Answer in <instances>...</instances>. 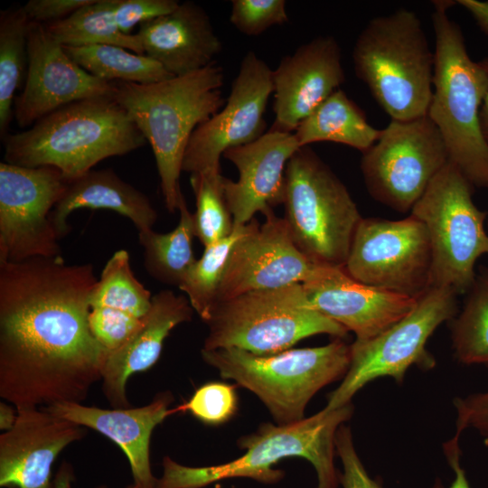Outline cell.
Wrapping results in <instances>:
<instances>
[{"label": "cell", "instance_id": "cell-43", "mask_svg": "<svg viewBox=\"0 0 488 488\" xmlns=\"http://www.w3.org/2000/svg\"><path fill=\"white\" fill-rule=\"evenodd\" d=\"M74 480V472L71 465L68 462H63L54 476L55 488H71ZM100 488H106L104 486ZM126 488H138L137 485L132 483Z\"/></svg>", "mask_w": 488, "mask_h": 488}, {"label": "cell", "instance_id": "cell-27", "mask_svg": "<svg viewBox=\"0 0 488 488\" xmlns=\"http://www.w3.org/2000/svg\"><path fill=\"white\" fill-rule=\"evenodd\" d=\"M294 134L300 147L333 142L363 153L377 142L381 130L371 126L364 111L338 89L298 125Z\"/></svg>", "mask_w": 488, "mask_h": 488}, {"label": "cell", "instance_id": "cell-36", "mask_svg": "<svg viewBox=\"0 0 488 488\" xmlns=\"http://www.w3.org/2000/svg\"><path fill=\"white\" fill-rule=\"evenodd\" d=\"M284 0H232L230 22L241 33L257 36L288 21Z\"/></svg>", "mask_w": 488, "mask_h": 488}, {"label": "cell", "instance_id": "cell-25", "mask_svg": "<svg viewBox=\"0 0 488 488\" xmlns=\"http://www.w3.org/2000/svg\"><path fill=\"white\" fill-rule=\"evenodd\" d=\"M152 297L135 276L129 253L117 250L89 296V322L94 337L108 351L120 347L140 326Z\"/></svg>", "mask_w": 488, "mask_h": 488}, {"label": "cell", "instance_id": "cell-19", "mask_svg": "<svg viewBox=\"0 0 488 488\" xmlns=\"http://www.w3.org/2000/svg\"><path fill=\"white\" fill-rule=\"evenodd\" d=\"M275 121L270 129L295 132L345 80L342 52L333 36H318L280 61L272 73Z\"/></svg>", "mask_w": 488, "mask_h": 488}, {"label": "cell", "instance_id": "cell-42", "mask_svg": "<svg viewBox=\"0 0 488 488\" xmlns=\"http://www.w3.org/2000/svg\"><path fill=\"white\" fill-rule=\"evenodd\" d=\"M456 4L470 13L481 31L488 35V1L458 0Z\"/></svg>", "mask_w": 488, "mask_h": 488}, {"label": "cell", "instance_id": "cell-41", "mask_svg": "<svg viewBox=\"0 0 488 488\" xmlns=\"http://www.w3.org/2000/svg\"><path fill=\"white\" fill-rule=\"evenodd\" d=\"M459 436L455 435L450 441L444 446V451L447 461L455 472V479L449 488H471L465 470L460 465V449L458 446ZM434 488H444L441 484L436 483Z\"/></svg>", "mask_w": 488, "mask_h": 488}, {"label": "cell", "instance_id": "cell-29", "mask_svg": "<svg viewBox=\"0 0 488 488\" xmlns=\"http://www.w3.org/2000/svg\"><path fill=\"white\" fill-rule=\"evenodd\" d=\"M116 0H93L67 18L44 25L62 46L111 44L145 54L139 36L122 33L115 21Z\"/></svg>", "mask_w": 488, "mask_h": 488}, {"label": "cell", "instance_id": "cell-14", "mask_svg": "<svg viewBox=\"0 0 488 488\" xmlns=\"http://www.w3.org/2000/svg\"><path fill=\"white\" fill-rule=\"evenodd\" d=\"M68 183L52 166L0 163V263L61 256L50 214Z\"/></svg>", "mask_w": 488, "mask_h": 488}, {"label": "cell", "instance_id": "cell-6", "mask_svg": "<svg viewBox=\"0 0 488 488\" xmlns=\"http://www.w3.org/2000/svg\"><path fill=\"white\" fill-rule=\"evenodd\" d=\"M352 57L357 78L390 120L427 115L435 53L415 12L403 8L371 18L359 33Z\"/></svg>", "mask_w": 488, "mask_h": 488}, {"label": "cell", "instance_id": "cell-12", "mask_svg": "<svg viewBox=\"0 0 488 488\" xmlns=\"http://www.w3.org/2000/svg\"><path fill=\"white\" fill-rule=\"evenodd\" d=\"M440 133L427 115L390 120L362 153L361 171L370 195L399 212H410L448 162Z\"/></svg>", "mask_w": 488, "mask_h": 488}, {"label": "cell", "instance_id": "cell-46", "mask_svg": "<svg viewBox=\"0 0 488 488\" xmlns=\"http://www.w3.org/2000/svg\"><path fill=\"white\" fill-rule=\"evenodd\" d=\"M487 226H488V224H487ZM487 232H488V228H487Z\"/></svg>", "mask_w": 488, "mask_h": 488}, {"label": "cell", "instance_id": "cell-8", "mask_svg": "<svg viewBox=\"0 0 488 488\" xmlns=\"http://www.w3.org/2000/svg\"><path fill=\"white\" fill-rule=\"evenodd\" d=\"M283 204L296 248L317 266L343 268L362 217L343 183L308 146L286 164Z\"/></svg>", "mask_w": 488, "mask_h": 488}, {"label": "cell", "instance_id": "cell-18", "mask_svg": "<svg viewBox=\"0 0 488 488\" xmlns=\"http://www.w3.org/2000/svg\"><path fill=\"white\" fill-rule=\"evenodd\" d=\"M85 433L84 427L43 407L17 409L14 427L0 435V486L55 488L52 465L65 447Z\"/></svg>", "mask_w": 488, "mask_h": 488}, {"label": "cell", "instance_id": "cell-38", "mask_svg": "<svg viewBox=\"0 0 488 488\" xmlns=\"http://www.w3.org/2000/svg\"><path fill=\"white\" fill-rule=\"evenodd\" d=\"M176 0H116L114 17L118 29L133 34V28L154 18L172 13Z\"/></svg>", "mask_w": 488, "mask_h": 488}, {"label": "cell", "instance_id": "cell-20", "mask_svg": "<svg viewBox=\"0 0 488 488\" xmlns=\"http://www.w3.org/2000/svg\"><path fill=\"white\" fill-rule=\"evenodd\" d=\"M301 148L294 132L269 129L257 140L224 152L239 172L234 182L223 176V190L234 227L249 223L257 212L264 216L285 197L288 161Z\"/></svg>", "mask_w": 488, "mask_h": 488}, {"label": "cell", "instance_id": "cell-21", "mask_svg": "<svg viewBox=\"0 0 488 488\" xmlns=\"http://www.w3.org/2000/svg\"><path fill=\"white\" fill-rule=\"evenodd\" d=\"M312 306L352 331L356 341L380 334L408 314L418 298L360 283L343 267H322L302 284Z\"/></svg>", "mask_w": 488, "mask_h": 488}, {"label": "cell", "instance_id": "cell-7", "mask_svg": "<svg viewBox=\"0 0 488 488\" xmlns=\"http://www.w3.org/2000/svg\"><path fill=\"white\" fill-rule=\"evenodd\" d=\"M202 360L221 377L254 393L277 425L305 418L311 399L345 376L352 350L343 339L328 344L258 355L237 349L201 350Z\"/></svg>", "mask_w": 488, "mask_h": 488}, {"label": "cell", "instance_id": "cell-5", "mask_svg": "<svg viewBox=\"0 0 488 488\" xmlns=\"http://www.w3.org/2000/svg\"><path fill=\"white\" fill-rule=\"evenodd\" d=\"M454 5L433 2L435 67L427 116L440 133L448 160L474 186L488 188V145L480 123L488 76L469 56L460 26L447 14Z\"/></svg>", "mask_w": 488, "mask_h": 488}, {"label": "cell", "instance_id": "cell-13", "mask_svg": "<svg viewBox=\"0 0 488 488\" xmlns=\"http://www.w3.org/2000/svg\"><path fill=\"white\" fill-rule=\"evenodd\" d=\"M431 245L424 224L405 219L362 218L343 267L354 280L418 298L431 287Z\"/></svg>", "mask_w": 488, "mask_h": 488}, {"label": "cell", "instance_id": "cell-39", "mask_svg": "<svg viewBox=\"0 0 488 488\" xmlns=\"http://www.w3.org/2000/svg\"><path fill=\"white\" fill-rule=\"evenodd\" d=\"M457 411L456 434L466 428H474L488 436V391L475 393L454 401Z\"/></svg>", "mask_w": 488, "mask_h": 488}, {"label": "cell", "instance_id": "cell-45", "mask_svg": "<svg viewBox=\"0 0 488 488\" xmlns=\"http://www.w3.org/2000/svg\"><path fill=\"white\" fill-rule=\"evenodd\" d=\"M488 76V57L479 61ZM480 123L483 136L488 145V89L480 111Z\"/></svg>", "mask_w": 488, "mask_h": 488}, {"label": "cell", "instance_id": "cell-1", "mask_svg": "<svg viewBox=\"0 0 488 488\" xmlns=\"http://www.w3.org/2000/svg\"><path fill=\"white\" fill-rule=\"evenodd\" d=\"M91 263H0V397L16 409L81 403L108 354L89 322Z\"/></svg>", "mask_w": 488, "mask_h": 488}, {"label": "cell", "instance_id": "cell-17", "mask_svg": "<svg viewBox=\"0 0 488 488\" xmlns=\"http://www.w3.org/2000/svg\"><path fill=\"white\" fill-rule=\"evenodd\" d=\"M27 54L24 87L14 104V116L21 127L33 126L68 104L114 94L113 82L84 70L43 24L31 23Z\"/></svg>", "mask_w": 488, "mask_h": 488}, {"label": "cell", "instance_id": "cell-34", "mask_svg": "<svg viewBox=\"0 0 488 488\" xmlns=\"http://www.w3.org/2000/svg\"><path fill=\"white\" fill-rule=\"evenodd\" d=\"M190 183L196 202L192 213L195 236L205 248L231 234L233 218L226 202L221 173L192 174Z\"/></svg>", "mask_w": 488, "mask_h": 488}, {"label": "cell", "instance_id": "cell-4", "mask_svg": "<svg viewBox=\"0 0 488 488\" xmlns=\"http://www.w3.org/2000/svg\"><path fill=\"white\" fill-rule=\"evenodd\" d=\"M353 412L352 404L318 413L287 425L261 424L238 441L245 453L220 465L188 466L169 456L163 459V474L156 488H202L231 478H249L265 484L280 482L285 473L274 466L287 457L310 462L317 474V488H337L339 473L334 466L335 436Z\"/></svg>", "mask_w": 488, "mask_h": 488}, {"label": "cell", "instance_id": "cell-26", "mask_svg": "<svg viewBox=\"0 0 488 488\" xmlns=\"http://www.w3.org/2000/svg\"><path fill=\"white\" fill-rule=\"evenodd\" d=\"M79 209L110 210L129 219L138 232L153 230L157 212L148 197L112 169L89 170L70 181L50 221L59 239L70 231L68 219Z\"/></svg>", "mask_w": 488, "mask_h": 488}, {"label": "cell", "instance_id": "cell-44", "mask_svg": "<svg viewBox=\"0 0 488 488\" xmlns=\"http://www.w3.org/2000/svg\"><path fill=\"white\" fill-rule=\"evenodd\" d=\"M17 418V409L16 408L6 402L0 403V429L7 431L11 429Z\"/></svg>", "mask_w": 488, "mask_h": 488}, {"label": "cell", "instance_id": "cell-16", "mask_svg": "<svg viewBox=\"0 0 488 488\" xmlns=\"http://www.w3.org/2000/svg\"><path fill=\"white\" fill-rule=\"evenodd\" d=\"M265 219L262 224L252 219L234 243L217 303L250 291L303 284L322 267L296 248L284 218L271 211Z\"/></svg>", "mask_w": 488, "mask_h": 488}, {"label": "cell", "instance_id": "cell-33", "mask_svg": "<svg viewBox=\"0 0 488 488\" xmlns=\"http://www.w3.org/2000/svg\"><path fill=\"white\" fill-rule=\"evenodd\" d=\"M244 229L245 225L234 227L229 237L205 247L202 257L196 259L179 286L204 323L217 303L230 252Z\"/></svg>", "mask_w": 488, "mask_h": 488}, {"label": "cell", "instance_id": "cell-9", "mask_svg": "<svg viewBox=\"0 0 488 488\" xmlns=\"http://www.w3.org/2000/svg\"><path fill=\"white\" fill-rule=\"evenodd\" d=\"M205 324L203 350L237 348L258 355L291 349L316 334L343 339L348 333L312 306L302 284L250 291L221 301Z\"/></svg>", "mask_w": 488, "mask_h": 488}, {"label": "cell", "instance_id": "cell-30", "mask_svg": "<svg viewBox=\"0 0 488 488\" xmlns=\"http://www.w3.org/2000/svg\"><path fill=\"white\" fill-rule=\"evenodd\" d=\"M62 47L84 70L105 81L152 84L174 77L149 56L129 52L120 46L95 44Z\"/></svg>", "mask_w": 488, "mask_h": 488}, {"label": "cell", "instance_id": "cell-24", "mask_svg": "<svg viewBox=\"0 0 488 488\" xmlns=\"http://www.w3.org/2000/svg\"><path fill=\"white\" fill-rule=\"evenodd\" d=\"M144 53L172 76H183L215 62L222 43L206 11L192 1L139 24Z\"/></svg>", "mask_w": 488, "mask_h": 488}, {"label": "cell", "instance_id": "cell-47", "mask_svg": "<svg viewBox=\"0 0 488 488\" xmlns=\"http://www.w3.org/2000/svg\"><path fill=\"white\" fill-rule=\"evenodd\" d=\"M234 488V487H233Z\"/></svg>", "mask_w": 488, "mask_h": 488}, {"label": "cell", "instance_id": "cell-2", "mask_svg": "<svg viewBox=\"0 0 488 488\" xmlns=\"http://www.w3.org/2000/svg\"><path fill=\"white\" fill-rule=\"evenodd\" d=\"M223 70L215 62L152 84L113 81L115 100L150 144L166 209L178 210L179 178L189 139L225 104Z\"/></svg>", "mask_w": 488, "mask_h": 488}, {"label": "cell", "instance_id": "cell-3", "mask_svg": "<svg viewBox=\"0 0 488 488\" xmlns=\"http://www.w3.org/2000/svg\"><path fill=\"white\" fill-rule=\"evenodd\" d=\"M5 163L52 166L70 182L99 162L127 155L146 140L113 96L63 106L22 132L4 138Z\"/></svg>", "mask_w": 488, "mask_h": 488}, {"label": "cell", "instance_id": "cell-32", "mask_svg": "<svg viewBox=\"0 0 488 488\" xmlns=\"http://www.w3.org/2000/svg\"><path fill=\"white\" fill-rule=\"evenodd\" d=\"M462 311L451 321L452 343L457 360L488 365V272L468 290Z\"/></svg>", "mask_w": 488, "mask_h": 488}, {"label": "cell", "instance_id": "cell-15", "mask_svg": "<svg viewBox=\"0 0 488 488\" xmlns=\"http://www.w3.org/2000/svg\"><path fill=\"white\" fill-rule=\"evenodd\" d=\"M273 70L254 52H248L223 107L192 134L182 170L221 173L228 149L251 143L265 134L264 115L273 93Z\"/></svg>", "mask_w": 488, "mask_h": 488}, {"label": "cell", "instance_id": "cell-40", "mask_svg": "<svg viewBox=\"0 0 488 488\" xmlns=\"http://www.w3.org/2000/svg\"><path fill=\"white\" fill-rule=\"evenodd\" d=\"M93 0H30L22 9L31 23L50 24L63 20Z\"/></svg>", "mask_w": 488, "mask_h": 488}, {"label": "cell", "instance_id": "cell-31", "mask_svg": "<svg viewBox=\"0 0 488 488\" xmlns=\"http://www.w3.org/2000/svg\"><path fill=\"white\" fill-rule=\"evenodd\" d=\"M31 22L20 6L0 14V136L7 135L14 94L28 64L27 41Z\"/></svg>", "mask_w": 488, "mask_h": 488}, {"label": "cell", "instance_id": "cell-35", "mask_svg": "<svg viewBox=\"0 0 488 488\" xmlns=\"http://www.w3.org/2000/svg\"><path fill=\"white\" fill-rule=\"evenodd\" d=\"M177 411H189L193 418L209 426L222 425L238 411L235 387L221 381L207 382L178 407Z\"/></svg>", "mask_w": 488, "mask_h": 488}, {"label": "cell", "instance_id": "cell-37", "mask_svg": "<svg viewBox=\"0 0 488 488\" xmlns=\"http://www.w3.org/2000/svg\"><path fill=\"white\" fill-rule=\"evenodd\" d=\"M335 452L343 465V473L339 474L343 488H381L366 472L355 450L351 429L344 424L336 432Z\"/></svg>", "mask_w": 488, "mask_h": 488}, {"label": "cell", "instance_id": "cell-11", "mask_svg": "<svg viewBox=\"0 0 488 488\" xmlns=\"http://www.w3.org/2000/svg\"><path fill=\"white\" fill-rule=\"evenodd\" d=\"M456 292L447 286H431L418 298L414 309L380 334L351 345L350 367L341 384L327 398V409L352 403L367 383L380 377L401 382L411 365L435 366L426 344L436 329L457 314Z\"/></svg>", "mask_w": 488, "mask_h": 488}, {"label": "cell", "instance_id": "cell-23", "mask_svg": "<svg viewBox=\"0 0 488 488\" xmlns=\"http://www.w3.org/2000/svg\"><path fill=\"white\" fill-rule=\"evenodd\" d=\"M193 308L187 296L165 289L154 295L138 329L116 350L108 351L102 370V391L113 408H127V383L158 361L164 343L177 325L190 322Z\"/></svg>", "mask_w": 488, "mask_h": 488}, {"label": "cell", "instance_id": "cell-22", "mask_svg": "<svg viewBox=\"0 0 488 488\" xmlns=\"http://www.w3.org/2000/svg\"><path fill=\"white\" fill-rule=\"evenodd\" d=\"M170 391L158 393L153 400L135 408H100L81 403L64 402L43 407L59 418L92 428L109 438L124 452L130 465L133 483L138 488H156L152 473L150 441L154 429L177 411L169 407Z\"/></svg>", "mask_w": 488, "mask_h": 488}, {"label": "cell", "instance_id": "cell-10", "mask_svg": "<svg viewBox=\"0 0 488 488\" xmlns=\"http://www.w3.org/2000/svg\"><path fill=\"white\" fill-rule=\"evenodd\" d=\"M473 184L448 161L410 213L426 227L431 245V286L467 293L475 264L488 254L486 213L473 200Z\"/></svg>", "mask_w": 488, "mask_h": 488}, {"label": "cell", "instance_id": "cell-28", "mask_svg": "<svg viewBox=\"0 0 488 488\" xmlns=\"http://www.w3.org/2000/svg\"><path fill=\"white\" fill-rule=\"evenodd\" d=\"M178 211L179 222L172 231L158 233L149 230L138 232V239L144 249L146 272L161 283L179 287L197 258L193 251V215L183 193Z\"/></svg>", "mask_w": 488, "mask_h": 488}]
</instances>
